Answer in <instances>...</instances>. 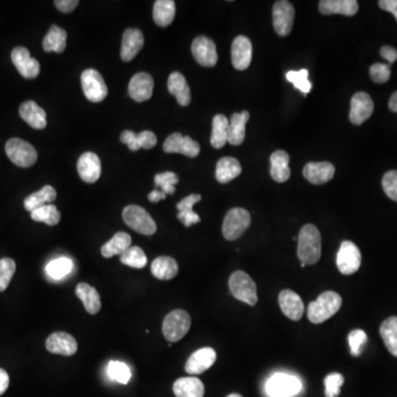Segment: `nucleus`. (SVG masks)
<instances>
[{"label": "nucleus", "mask_w": 397, "mask_h": 397, "mask_svg": "<svg viewBox=\"0 0 397 397\" xmlns=\"http://www.w3.org/2000/svg\"><path fill=\"white\" fill-rule=\"evenodd\" d=\"M297 254L305 265L316 264L322 257V236L314 224L305 225L299 232Z\"/></svg>", "instance_id": "nucleus-1"}, {"label": "nucleus", "mask_w": 397, "mask_h": 397, "mask_svg": "<svg viewBox=\"0 0 397 397\" xmlns=\"http://www.w3.org/2000/svg\"><path fill=\"white\" fill-rule=\"evenodd\" d=\"M342 305V298L335 291H326L317 298V301L309 303L307 316L309 322L320 324L335 316Z\"/></svg>", "instance_id": "nucleus-2"}, {"label": "nucleus", "mask_w": 397, "mask_h": 397, "mask_svg": "<svg viewBox=\"0 0 397 397\" xmlns=\"http://www.w3.org/2000/svg\"><path fill=\"white\" fill-rule=\"evenodd\" d=\"M229 286L234 298L247 303L248 306H255L259 301L257 284L243 270H236L231 275Z\"/></svg>", "instance_id": "nucleus-3"}, {"label": "nucleus", "mask_w": 397, "mask_h": 397, "mask_svg": "<svg viewBox=\"0 0 397 397\" xmlns=\"http://www.w3.org/2000/svg\"><path fill=\"white\" fill-rule=\"evenodd\" d=\"M190 327L191 318L188 312L177 309L165 317L162 324V333L170 343L178 342L188 333Z\"/></svg>", "instance_id": "nucleus-4"}, {"label": "nucleus", "mask_w": 397, "mask_h": 397, "mask_svg": "<svg viewBox=\"0 0 397 397\" xmlns=\"http://www.w3.org/2000/svg\"><path fill=\"white\" fill-rule=\"evenodd\" d=\"M251 224V215L243 208H233L223 221V236L228 240H236L243 236Z\"/></svg>", "instance_id": "nucleus-5"}, {"label": "nucleus", "mask_w": 397, "mask_h": 397, "mask_svg": "<svg viewBox=\"0 0 397 397\" xmlns=\"http://www.w3.org/2000/svg\"><path fill=\"white\" fill-rule=\"evenodd\" d=\"M5 150L9 159L18 167H31L38 159L37 150L24 139H9L6 144Z\"/></svg>", "instance_id": "nucleus-6"}, {"label": "nucleus", "mask_w": 397, "mask_h": 397, "mask_svg": "<svg viewBox=\"0 0 397 397\" xmlns=\"http://www.w3.org/2000/svg\"><path fill=\"white\" fill-rule=\"evenodd\" d=\"M126 224L143 236H152L157 231V225L148 212L139 205H129L123 211Z\"/></svg>", "instance_id": "nucleus-7"}, {"label": "nucleus", "mask_w": 397, "mask_h": 397, "mask_svg": "<svg viewBox=\"0 0 397 397\" xmlns=\"http://www.w3.org/2000/svg\"><path fill=\"white\" fill-rule=\"evenodd\" d=\"M303 389L301 380L286 373H276L266 383V392L270 397H291Z\"/></svg>", "instance_id": "nucleus-8"}, {"label": "nucleus", "mask_w": 397, "mask_h": 397, "mask_svg": "<svg viewBox=\"0 0 397 397\" xmlns=\"http://www.w3.org/2000/svg\"><path fill=\"white\" fill-rule=\"evenodd\" d=\"M82 89L89 102L99 103L108 96V89L103 76L95 68H87L81 75Z\"/></svg>", "instance_id": "nucleus-9"}, {"label": "nucleus", "mask_w": 397, "mask_h": 397, "mask_svg": "<svg viewBox=\"0 0 397 397\" xmlns=\"http://www.w3.org/2000/svg\"><path fill=\"white\" fill-rule=\"evenodd\" d=\"M361 252L351 240H345L340 246L337 255V266L343 275H352L358 272L361 266Z\"/></svg>", "instance_id": "nucleus-10"}, {"label": "nucleus", "mask_w": 397, "mask_h": 397, "mask_svg": "<svg viewBox=\"0 0 397 397\" xmlns=\"http://www.w3.org/2000/svg\"><path fill=\"white\" fill-rule=\"evenodd\" d=\"M295 8L294 6L286 1L280 0L273 7V22L274 28L280 36L286 37L293 30Z\"/></svg>", "instance_id": "nucleus-11"}, {"label": "nucleus", "mask_w": 397, "mask_h": 397, "mask_svg": "<svg viewBox=\"0 0 397 397\" xmlns=\"http://www.w3.org/2000/svg\"><path fill=\"white\" fill-rule=\"evenodd\" d=\"M191 51L200 66L212 68L217 63V45L210 38L204 36L196 38L192 42Z\"/></svg>", "instance_id": "nucleus-12"}, {"label": "nucleus", "mask_w": 397, "mask_h": 397, "mask_svg": "<svg viewBox=\"0 0 397 397\" xmlns=\"http://www.w3.org/2000/svg\"><path fill=\"white\" fill-rule=\"evenodd\" d=\"M164 150L168 154H182L194 158L200 154V145L189 136L180 133H171L164 143Z\"/></svg>", "instance_id": "nucleus-13"}, {"label": "nucleus", "mask_w": 397, "mask_h": 397, "mask_svg": "<svg viewBox=\"0 0 397 397\" xmlns=\"http://www.w3.org/2000/svg\"><path fill=\"white\" fill-rule=\"evenodd\" d=\"M11 60L24 79H34L40 73V63L30 55L29 50L17 47L11 52Z\"/></svg>", "instance_id": "nucleus-14"}, {"label": "nucleus", "mask_w": 397, "mask_h": 397, "mask_svg": "<svg viewBox=\"0 0 397 397\" xmlns=\"http://www.w3.org/2000/svg\"><path fill=\"white\" fill-rule=\"evenodd\" d=\"M374 110V103L371 96L366 92H358L351 99L350 120L353 125L362 124L371 117Z\"/></svg>", "instance_id": "nucleus-15"}, {"label": "nucleus", "mask_w": 397, "mask_h": 397, "mask_svg": "<svg viewBox=\"0 0 397 397\" xmlns=\"http://www.w3.org/2000/svg\"><path fill=\"white\" fill-rule=\"evenodd\" d=\"M217 361V352L212 347H202L196 350L187 361V373L191 375H198L203 373L211 368Z\"/></svg>", "instance_id": "nucleus-16"}, {"label": "nucleus", "mask_w": 397, "mask_h": 397, "mask_svg": "<svg viewBox=\"0 0 397 397\" xmlns=\"http://www.w3.org/2000/svg\"><path fill=\"white\" fill-rule=\"evenodd\" d=\"M233 66L238 71H244L250 66L253 57L251 40L245 36H238L234 39L231 49Z\"/></svg>", "instance_id": "nucleus-17"}, {"label": "nucleus", "mask_w": 397, "mask_h": 397, "mask_svg": "<svg viewBox=\"0 0 397 397\" xmlns=\"http://www.w3.org/2000/svg\"><path fill=\"white\" fill-rule=\"evenodd\" d=\"M154 79L145 72L135 74L129 85V94L135 102L143 103L152 96Z\"/></svg>", "instance_id": "nucleus-18"}, {"label": "nucleus", "mask_w": 397, "mask_h": 397, "mask_svg": "<svg viewBox=\"0 0 397 397\" xmlns=\"http://www.w3.org/2000/svg\"><path fill=\"white\" fill-rule=\"evenodd\" d=\"M45 347L50 353L70 356L75 354L78 351V343L76 340L66 332H55L48 338Z\"/></svg>", "instance_id": "nucleus-19"}, {"label": "nucleus", "mask_w": 397, "mask_h": 397, "mask_svg": "<svg viewBox=\"0 0 397 397\" xmlns=\"http://www.w3.org/2000/svg\"><path fill=\"white\" fill-rule=\"evenodd\" d=\"M78 173L84 182H96L102 173V165L99 156L94 152H84L78 161Z\"/></svg>", "instance_id": "nucleus-20"}, {"label": "nucleus", "mask_w": 397, "mask_h": 397, "mask_svg": "<svg viewBox=\"0 0 397 397\" xmlns=\"http://www.w3.org/2000/svg\"><path fill=\"white\" fill-rule=\"evenodd\" d=\"M335 166L330 162H309L303 168V177L312 185H324L335 175Z\"/></svg>", "instance_id": "nucleus-21"}, {"label": "nucleus", "mask_w": 397, "mask_h": 397, "mask_svg": "<svg viewBox=\"0 0 397 397\" xmlns=\"http://www.w3.org/2000/svg\"><path fill=\"white\" fill-rule=\"evenodd\" d=\"M144 34L139 29H126L122 40L120 58L125 62L133 60L144 47Z\"/></svg>", "instance_id": "nucleus-22"}, {"label": "nucleus", "mask_w": 397, "mask_h": 397, "mask_svg": "<svg viewBox=\"0 0 397 397\" xmlns=\"http://www.w3.org/2000/svg\"><path fill=\"white\" fill-rule=\"evenodd\" d=\"M278 301H280L282 314L285 315L287 318L291 319L294 322H298L303 318L305 306H303L301 298L295 291L289 289L282 290L280 291Z\"/></svg>", "instance_id": "nucleus-23"}, {"label": "nucleus", "mask_w": 397, "mask_h": 397, "mask_svg": "<svg viewBox=\"0 0 397 397\" xmlns=\"http://www.w3.org/2000/svg\"><path fill=\"white\" fill-rule=\"evenodd\" d=\"M120 141L127 145L131 152H137L140 148H154L157 144V136L150 131H144L139 133L124 131L120 135Z\"/></svg>", "instance_id": "nucleus-24"}, {"label": "nucleus", "mask_w": 397, "mask_h": 397, "mask_svg": "<svg viewBox=\"0 0 397 397\" xmlns=\"http://www.w3.org/2000/svg\"><path fill=\"white\" fill-rule=\"evenodd\" d=\"M319 10L322 15H343L352 17L358 13L359 3L356 0H322L319 3Z\"/></svg>", "instance_id": "nucleus-25"}, {"label": "nucleus", "mask_w": 397, "mask_h": 397, "mask_svg": "<svg viewBox=\"0 0 397 397\" xmlns=\"http://www.w3.org/2000/svg\"><path fill=\"white\" fill-rule=\"evenodd\" d=\"M21 118L34 129H43L47 126V114L34 101L22 103L19 108Z\"/></svg>", "instance_id": "nucleus-26"}, {"label": "nucleus", "mask_w": 397, "mask_h": 397, "mask_svg": "<svg viewBox=\"0 0 397 397\" xmlns=\"http://www.w3.org/2000/svg\"><path fill=\"white\" fill-rule=\"evenodd\" d=\"M168 89L170 94L177 99V102L181 106H188L191 102V91L187 80L182 74L179 72H173L170 74L168 79Z\"/></svg>", "instance_id": "nucleus-27"}, {"label": "nucleus", "mask_w": 397, "mask_h": 397, "mask_svg": "<svg viewBox=\"0 0 397 397\" xmlns=\"http://www.w3.org/2000/svg\"><path fill=\"white\" fill-rule=\"evenodd\" d=\"M250 120V113L243 110L242 113H234L230 118L229 125V144L240 146L245 139L246 124Z\"/></svg>", "instance_id": "nucleus-28"}, {"label": "nucleus", "mask_w": 397, "mask_h": 397, "mask_svg": "<svg viewBox=\"0 0 397 397\" xmlns=\"http://www.w3.org/2000/svg\"><path fill=\"white\" fill-rule=\"evenodd\" d=\"M289 154L284 150H277L270 156V175L276 182H286L290 178Z\"/></svg>", "instance_id": "nucleus-29"}, {"label": "nucleus", "mask_w": 397, "mask_h": 397, "mask_svg": "<svg viewBox=\"0 0 397 397\" xmlns=\"http://www.w3.org/2000/svg\"><path fill=\"white\" fill-rule=\"evenodd\" d=\"M201 196L200 194H190V196L183 198L178 204H177V209H178V219L180 222L187 228H190L191 225L196 224L200 222L201 219L196 215V212L192 210L194 204L201 201Z\"/></svg>", "instance_id": "nucleus-30"}, {"label": "nucleus", "mask_w": 397, "mask_h": 397, "mask_svg": "<svg viewBox=\"0 0 397 397\" xmlns=\"http://www.w3.org/2000/svg\"><path fill=\"white\" fill-rule=\"evenodd\" d=\"M173 393L177 397H203L204 385L198 377H181L175 382Z\"/></svg>", "instance_id": "nucleus-31"}, {"label": "nucleus", "mask_w": 397, "mask_h": 397, "mask_svg": "<svg viewBox=\"0 0 397 397\" xmlns=\"http://www.w3.org/2000/svg\"><path fill=\"white\" fill-rule=\"evenodd\" d=\"M242 173L240 161L233 157H223L217 161L215 178L219 183H228Z\"/></svg>", "instance_id": "nucleus-32"}, {"label": "nucleus", "mask_w": 397, "mask_h": 397, "mask_svg": "<svg viewBox=\"0 0 397 397\" xmlns=\"http://www.w3.org/2000/svg\"><path fill=\"white\" fill-rule=\"evenodd\" d=\"M76 296L81 299L83 303L84 308L87 309V312L91 315H96L102 303H101V297L95 288L89 286V284L81 282L76 286Z\"/></svg>", "instance_id": "nucleus-33"}, {"label": "nucleus", "mask_w": 397, "mask_h": 397, "mask_svg": "<svg viewBox=\"0 0 397 397\" xmlns=\"http://www.w3.org/2000/svg\"><path fill=\"white\" fill-rule=\"evenodd\" d=\"M178 263L173 257H160L154 259L152 264V273L154 277L160 280H170L178 274Z\"/></svg>", "instance_id": "nucleus-34"}, {"label": "nucleus", "mask_w": 397, "mask_h": 397, "mask_svg": "<svg viewBox=\"0 0 397 397\" xmlns=\"http://www.w3.org/2000/svg\"><path fill=\"white\" fill-rule=\"evenodd\" d=\"M131 246V238L129 233L118 232L102 246L101 253H102L103 257L110 259V257H115V255H122Z\"/></svg>", "instance_id": "nucleus-35"}, {"label": "nucleus", "mask_w": 397, "mask_h": 397, "mask_svg": "<svg viewBox=\"0 0 397 397\" xmlns=\"http://www.w3.org/2000/svg\"><path fill=\"white\" fill-rule=\"evenodd\" d=\"M66 31L60 27L51 26L47 36H45L42 45L45 52L62 53L66 48Z\"/></svg>", "instance_id": "nucleus-36"}, {"label": "nucleus", "mask_w": 397, "mask_h": 397, "mask_svg": "<svg viewBox=\"0 0 397 397\" xmlns=\"http://www.w3.org/2000/svg\"><path fill=\"white\" fill-rule=\"evenodd\" d=\"M230 120L222 114H217L212 122L211 145L215 149H221L229 140Z\"/></svg>", "instance_id": "nucleus-37"}, {"label": "nucleus", "mask_w": 397, "mask_h": 397, "mask_svg": "<svg viewBox=\"0 0 397 397\" xmlns=\"http://www.w3.org/2000/svg\"><path fill=\"white\" fill-rule=\"evenodd\" d=\"M57 198V191L52 186H45L37 192L30 194L24 198V208L27 211L32 212L39 208L52 203Z\"/></svg>", "instance_id": "nucleus-38"}, {"label": "nucleus", "mask_w": 397, "mask_h": 397, "mask_svg": "<svg viewBox=\"0 0 397 397\" xmlns=\"http://www.w3.org/2000/svg\"><path fill=\"white\" fill-rule=\"evenodd\" d=\"M154 24L159 27H167L173 24L175 17V3L173 0H157L154 1Z\"/></svg>", "instance_id": "nucleus-39"}, {"label": "nucleus", "mask_w": 397, "mask_h": 397, "mask_svg": "<svg viewBox=\"0 0 397 397\" xmlns=\"http://www.w3.org/2000/svg\"><path fill=\"white\" fill-rule=\"evenodd\" d=\"M380 335L389 352L397 358V317H389L381 324Z\"/></svg>", "instance_id": "nucleus-40"}, {"label": "nucleus", "mask_w": 397, "mask_h": 397, "mask_svg": "<svg viewBox=\"0 0 397 397\" xmlns=\"http://www.w3.org/2000/svg\"><path fill=\"white\" fill-rule=\"evenodd\" d=\"M31 219L36 222H43L53 226V225H57L60 222L61 213L59 212L58 208L53 204H47V205H43V207L32 211Z\"/></svg>", "instance_id": "nucleus-41"}, {"label": "nucleus", "mask_w": 397, "mask_h": 397, "mask_svg": "<svg viewBox=\"0 0 397 397\" xmlns=\"http://www.w3.org/2000/svg\"><path fill=\"white\" fill-rule=\"evenodd\" d=\"M120 261L127 266L140 269L146 266L147 257L145 252L138 246H131L127 251L120 255Z\"/></svg>", "instance_id": "nucleus-42"}, {"label": "nucleus", "mask_w": 397, "mask_h": 397, "mask_svg": "<svg viewBox=\"0 0 397 397\" xmlns=\"http://www.w3.org/2000/svg\"><path fill=\"white\" fill-rule=\"evenodd\" d=\"M309 72L307 68H301L299 71H289L286 74V79L288 82L294 84V87L299 91L303 92V95L306 96L309 92L311 91L312 84L308 79Z\"/></svg>", "instance_id": "nucleus-43"}, {"label": "nucleus", "mask_w": 397, "mask_h": 397, "mask_svg": "<svg viewBox=\"0 0 397 397\" xmlns=\"http://www.w3.org/2000/svg\"><path fill=\"white\" fill-rule=\"evenodd\" d=\"M108 374L110 379L120 384H127L131 377V368L120 361H110L108 366Z\"/></svg>", "instance_id": "nucleus-44"}, {"label": "nucleus", "mask_w": 397, "mask_h": 397, "mask_svg": "<svg viewBox=\"0 0 397 397\" xmlns=\"http://www.w3.org/2000/svg\"><path fill=\"white\" fill-rule=\"evenodd\" d=\"M47 273L53 280H61L72 269V261L66 257L55 259L47 265Z\"/></svg>", "instance_id": "nucleus-45"}, {"label": "nucleus", "mask_w": 397, "mask_h": 397, "mask_svg": "<svg viewBox=\"0 0 397 397\" xmlns=\"http://www.w3.org/2000/svg\"><path fill=\"white\" fill-rule=\"evenodd\" d=\"M179 182L178 175L171 171L158 173L154 175V185L166 194H173L175 191V185Z\"/></svg>", "instance_id": "nucleus-46"}, {"label": "nucleus", "mask_w": 397, "mask_h": 397, "mask_svg": "<svg viewBox=\"0 0 397 397\" xmlns=\"http://www.w3.org/2000/svg\"><path fill=\"white\" fill-rule=\"evenodd\" d=\"M16 272V263L8 257L0 259V291H5L8 288L13 275Z\"/></svg>", "instance_id": "nucleus-47"}, {"label": "nucleus", "mask_w": 397, "mask_h": 397, "mask_svg": "<svg viewBox=\"0 0 397 397\" xmlns=\"http://www.w3.org/2000/svg\"><path fill=\"white\" fill-rule=\"evenodd\" d=\"M347 340H349L352 356H360L362 350H363L364 345L368 341V335H366V332L361 329L352 330Z\"/></svg>", "instance_id": "nucleus-48"}, {"label": "nucleus", "mask_w": 397, "mask_h": 397, "mask_svg": "<svg viewBox=\"0 0 397 397\" xmlns=\"http://www.w3.org/2000/svg\"><path fill=\"white\" fill-rule=\"evenodd\" d=\"M345 383V377L340 373H331L324 379L326 396L338 397L341 392V387Z\"/></svg>", "instance_id": "nucleus-49"}, {"label": "nucleus", "mask_w": 397, "mask_h": 397, "mask_svg": "<svg viewBox=\"0 0 397 397\" xmlns=\"http://www.w3.org/2000/svg\"><path fill=\"white\" fill-rule=\"evenodd\" d=\"M385 194L393 201L397 202V170H391L385 173L382 180Z\"/></svg>", "instance_id": "nucleus-50"}, {"label": "nucleus", "mask_w": 397, "mask_h": 397, "mask_svg": "<svg viewBox=\"0 0 397 397\" xmlns=\"http://www.w3.org/2000/svg\"><path fill=\"white\" fill-rule=\"evenodd\" d=\"M370 75H371L372 81L375 83H387L391 78V68L389 64L375 63L370 68Z\"/></svg>", "instance_id": "nucleus-51"}, {"label": "nucleus", "mask_w": 397, "mask_h": 397, "mask_svg": "<svg viewBox=\"0 0 397 397\" xmlns=\"http://www.w3.org/2000/svg\"><path fill=\"white\" fill-rule=\"evenodd\" d=\"M55 5L62 13H71L79 5L78 0H55Z\"/></svg>", "instance_id": "nucleus-52"}, {"label": "nucleus", "mask_w": 397, "mask_h": 397, "mask_svg": "<svg viewBox=\"0 0 397 397\" xmlns=\"http://www.w3.org/2000/svg\"><path fill=\"white\" fill-rule=\"evenodd\" d=\"M382 58H384L389 64H392L397 60V50L395 48L384 45L381 49Z\"/></svg>", "instance_id": "nucleus-53"}, {"label": "nucleus", "mask_w": 397, "mask_h": 397, "mask_svg": "<svg viewBox=\"0 0 397 397\" xmlns=\"http://www.w3.org/2000/svg\"><path fill=\"white\" fill-rule=\"evenodd\" d=\"M380 8L393 13L397 20V0H381L379 1Z\"/></svg>", "instance_id": "nucleus-54"}, {"label": "nucleus", "mask_w": 397, "mask_h": 397, "mask_svg": "<svg viewBox=\"0 0 397 397\" xmlns=\"http://www.w3.org/2000/svg\"><path fill=\"white\" fill-rule=\"evenodd\" d=\"M9 375L3 368H0V396L8 389Z\"/></svg>", "instance_id": "nucleus-55"}, {"label": "nucleus", "mask_w": 397, "mask_h": 397, "mask_svg": "<svg viewBox=\"0 0 397 397\" xmlns=\"http://www.w3.org/2000/svg\"><path fill=\"white\" fill-rule=\"evenodd\" d=\"M167 198V194L165 192H162L160 189H154L152 191L150 194H148V200L152 203H157V202L161 201V200H165Z\"/></svg>", "instance_id": "nucleus-56"}, {"label": "nucleus", "mask_w": 397, "mask_h": 397, "mask_svg": "<svg viewBox=\"0 0 397 397\" xmlns=\"http://www.w3.org/2000/svg\"><path fill=\"white\" fill-rule=\"evenodd\" d=\"M389 108L392 112L397 113V91L389 99Z\"/></svg>", "instance_id": "nucleus-57"}, {"label": "nucleus", "mask_w": 397, "mask_h": 397, "mask_svg": "<svg viewBox=\"0 0 397 397\" xmlns=\"http://www.w3.org/2000/svg\"><path fill=\"white\" fill-rule=\"evenodd\" d=\"M228 397H243L242 395L236 394V393H233V394L229 395Z\"/></svg>", "instance_id": "nucleus-58"}]
</instances>
